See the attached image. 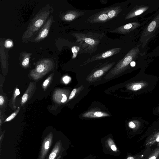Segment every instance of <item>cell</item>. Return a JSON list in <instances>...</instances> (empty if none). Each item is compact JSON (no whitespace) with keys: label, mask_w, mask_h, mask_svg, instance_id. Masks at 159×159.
I'll return each mask as SVG.
<instances>
[{"label":"cell","mask_w":159,"mask_h":159,"mask_svg":"<svg viewBox=\"0 0 159 159\" xmlns=\"http://www.w3.org/2000/svg\"><path fill=\"white\" fill-rule=\"evenodd\" d=\"M71 35L76 39V43L80 48L79 54L89 53L91 54L97 50V47L103 37L102 34L89 32L84 33L75 32Z\"/></svg>","instance_id":"obj_1"},{"label":"cell","mask_w":159,"mask_h":159,"mask_svg":"<svg viewBox=\"0 0 159 159\" xmlns=\"http://www.w3.org/2000/svg\"><path fill=\"white\" fill-rule=\"evenodd\" d=\"M50 13L49 9L38 13L29 24L22 37L23 39L28 40L34 36L45 24Z\"/></svg>","instance_id":"obj_2"},{"label":"cell","mask_w":159,"mask_h":159,"mask_svg":"<svg viewBox=\"0 0 159 159\" xmlns=\"http://www.w3.org/2000/svg\"><path fill=\"white\" fill-rule=\"evenodd\" d=\"M54 61L50 58L43 59L37 63L35 68L32 71V74L40 75L45 74L54 67Z\"/></svg>","instance_id":"obj_3"},{"label":"cell","mask_w":159,"mask_h":159,"mask_svg":"<svg viewBox=\"0 0 159 159\" xmlns=\"http://www.w3.org/2000/svg\"><path fill=\"white\" fill-rule=\"evenodd\" d=\"M139 52V50L137 47L131 49L122 60L119 61L116 66L117 68L124 69L128 66L132 61L137 57Z\"/></svg>","instance_id":"obj_4"},{"label":"cell","mask_w":159,"mask_h":159,"mask_svg":"<svg viewBox=\"0 0 159 159\" xmlns=\"http://www.w3.org/2000/svg\"><path fill=\"white\" fill-rule=\"evenodd\" d=\"M121 49V48H116L109 49L104 52L98 53L89 58L84 63H88L94 61L100 60L110 57L119 53Z\"/></svg>","instance_id":"obj_5"},{"label":"cell","mask_w":159,"mask_h":159,"mask_svg":"<svg viewBox=\"0 0 159 159\" xmlns=\"http://www.w3.org/2000/svg\"><path fill=\"white\" fill-rule=\"evenodd\" d=\"M53 139L52 133L48 134L44 138L42 144L38 159H45L52 143Z\"/></svg>","instance_id":"obj_6"},{"label":"cell","mask_w":159,"mask_h":159,"mask_svg":"<svg viewBox=\"0 0 159 159\" xmlns=\"http://www.w3.org/2000/svg\"><path fill=\"white\" fill-rule=\"evenodd\" d=\"M105 8L88 17L87 21L90 23H105L109 20Z\"/></svg>","instance_id":"obj_7"},{"label":"cell","mask_w":159,"mask_h":159,"mask_svg":"<svg viewBox=\"0 0 159 159\" xmlns=\"http://www.w3.org/2000/svg\"><path fill=\"white\" fill-rule=\"evenodd\" d=\"M140 25V24L138 22H132L118 27L113 30L109 31L112 33L125 34L132 31Z\"/></svg>","instance_id":"obj_8"},{"label":"cell","mask_w":159,"mask_h":159,"mask_svg":"<svg viewBox=\"0 0 159 159\" xmlns=\"http://www.w3.org/2000/svg\"><path fill=\"white\" fill-rule=\"evenodd\" d=\"M52 16H51L40 30L34 39L35 42H39L47 36L52 23Z\"/></svg>","instance_id":"obj_9"},{"label":"cell","mask_w":159,"mask_h":159,"mask_svg":"<svg viewBox=\"0 0 159 159\" xmlns=\"http://www.w3.org/2000/svg\"><path fill=\"white\" fill-rule=\"evenodd\" d=\"M84 13V11L79 10H69L62 14L61 19L63 20L70 22L82 16Z\"/></svg>","instance_id":"obj_10"},{"label":"cell","mask_w":159,"mask_h":159,"mask_svg":"<svg viewBox=\"0 0 159 159\" xmlns=\"http://www.w3.org/2000/svg\"><path fill=\"white\" fill-rule=\"evenodd\" d=\"M103 148L106 149V151L112 155H118L119 152V150L112 138H106L103 143Z\"/></svg>","instance_id":"obj_11"},{"label":"cell","mask_w":159,"mask_h":159,"mask_svg":"<svg viewBox=\"0 0 159 159\" xmlns=\"http://www.w3.org/2000/svg\"><path fill=\"white\" fill-rule=\"evenodd\" d=\"M63 150L61 142L59 140L54 146L47 159H57Z\"/></svg>","instance_id":"obj_12"},{"label":"cell","mask_w":159,"mask_h":159,"mask_svg":"<svg viewBox=\"0 0 159 159\" xmlns=\"http://www.w3.org/2000/svg\"><path fill=\"white\" fill-rule=\"evenodd\" d=\"M104 8L110 20L116 17L122 10L120 6H115Z\"/></svg>","instance_id":"obj_13"},{"label":"cell","mask_w":159,"mask_h":159,"mask_svg":"<svg viewBox=\"0 0 159 159\" xmlns=\"http://www.w3.org/2000/svg\"><path fill=\"white\" fill-rule=\"evenodd\" d=\"M148 8L147 6L139 7L133 9L126 15L125 20L128 19L135 17L140 15L146 11Z\"/></svg>","instance_id":"obj_14"},{"label":"cell","mask_w":159,"mask_h":159,"mask_svg":"<svg viewBox=\"0 0 159 159\" xmlns=\"http://www.w3.org/2000/svg\"><path fill=\"white\" fill-rule=\"evenodd\" d=\"M159 24V14L148 25L147 31L148 32H153Z\"/></svg>","instance_id":"obj_15"},{"label":"cell","mask_w":159,"mask_h":159,"mask_svg":"<svg viewBox=\"0 0 159 159\" xmlns=\"http://www.w3.org/2000/svg\"><path fill=\"white\" fill-rule=\"evenodd\" d=\"M31 55V53L26 52L23 53L22 54L21 64L23 66L26 67L29 65Z\"/></svg>","instance_id":"obj_16"},{"label":"cell","mask_w":159,"mask_h":159,"mask_svg":"<svg viewBox=\"0 0 159 159\" xmlns=\"http://www.w3.org/2000/svg\"><path fill=\"white\" fill-rule=\"evenodd\" d=\"M80 48L79 46H74L71 48V51L73 54L72 57V59H74L76 58L78 52H79Z\"/></svg>","instance_id":"obj_17"},{"label":"cell","mask_w":159,"mask_h":159,"mask_svg":"<svg viewBox=\"0 0 159 159\" xmlns=\"http://www.w3.org/2000/svg\"><path fill=\"white\" fill-rule=\"evenodd\" d=\"M20 109V108L19 107H18V109H17L15 112L12 113L10 116L7 118L4 122L10 121L13 119L18 114Z\"/></svg>","instance_id":"obj_18"},{"label":"cell","mask_w":159,"mask_h":159,"mask_svg":"<svg viewBox=\"0 0 159 159\" xmlns=\"http://www.w3.org/2000/svg\"><path fill=\"white\" fill-rule=\"evenodd\" d=\"M144 84L142 83H136L133 85L132 89L136 91L141 89Z\"/></svg>","instance_id":"obj_19"},{"label":"cell","mask_w":159,"mask_h":159,"mask_svg":"<svg viewBox=\"0 0 159 159\" xmlns=\"http://www.w3.org/2000/svg\"><path fill=\"white\" fill-rule=\"evenodd\" d=\"M104 73L102 70L99 69L96 70L93 73V76L96 77H99L102 75Z\"/></svg>","instance_id":"obj_20"},{"label":"cell","mask_w":159,"mask_h":159,"mask_svg":"<svg viewBox=\"0 0 159 159\" xmlns=\"http://www.w3.org/2000/svg\"><path fill=\"white\" fill-rule=\"evenodd\" d=\"M13 45V42L10 39H8L6 41L5 46L6 48H11L12 47Z\"/></svg>","instance_id":"obj_21"},{"label":"cell","mask_w":159,"mask_h":159,"mask_svg":"<svg viewBox=\"0 0 159 159\" xmlns=\"http://www.w3.org/2000/svg\"><path fill=\"white\" fill-rule=\"evenodd\" d=\"M21 99V102L24 103L26 102L28 98V94L27 93H25Z\"/></svg>","instance_id":"obj_22"},{"label":"cell","mask_w":159,"mask_h":159,"mask_svg":"<svg viewBox=\"0 0 159 159\" xmlns=\"http://www.w3.org/2000/svg\"><path fill=\"white\" fill-rule=\"evenodd\" d=\"M70 80L71 78L67 76H65L63 78V80L65 84L68 83Z\"/></svg>","instance_id":"obj_23"},{"label":"cell","mask_w":159,"mask_h":159,"mask_svg":"<svg viewBox=\"0 0 159 159\" xmlns=\"http://www.w3.org/2000/svg\"><path fill=\"white\" fill-rule=\"evenodd\" d=\"M76 90L75 89H74L73 90L70 95L69 97V99H71L74 97L76 93Z\"/></svg>","instance_id":"obj_24"},{"label":"cell","mask_w":159,"mask_h":159,"mask_svg":"<svg viewBox=\"0 0 159 159\" xmlns=\"http://www.w3.org/2000/svg\"><path fill=\"white\" fill-rule=\"evenodd\" d=\"M49 78L47 79L44 81L43 84V85L44 87H46L48 85L49 82Z\"/></svg>","instance_id":"obj_25"},{"label":"cell","mask_w":159,"mask_h":159,"mask_svg":"<svg viewBox=\"0 0 159 159\" xmlns=\"http://www.w3.org/2000/svg\"><path fill=\"white\" fill-rule=\"evenodd\" d=\"M94 115L98 117H101L103 116V114L101 112L97 111L94 113Z\"/></svg>","instance_id":"obj_26"},{"label":"cell","mask_w":159,"mask_h":159,"mask_svg":"<svg viewBox=\"0 0 159 159\" xmlns=\"http://www.w3.org/2000/svg\"><path fill=\"white\" fill-rule=\"evenodd\" d=\"M129 126L130 128H134L135 127V125L132 121H130L129 122Z\"/></svg>","instance_id":"obj_27"},{"label":"cell","mask_w":159,"mask_h":159,"mask_svg":"<svg viewBox=\"0 0 159 159\" xmlns=\"http://www.w3.org/2000/svg\"><path fill=\"white\" fill-rule=\"evenodd\" d=\"M14 98H15L16 96L20 94V92L19 89L17 88L15 91Z\"/></svg>","instance_id":"obj_28"},{"label":"cell","mask_w":159,"mask_h":159,"mask_svg":"<svg viewBox=\"0 0 159 159\" xmlns=\"http://www.w3.org/2000/svg\"><path fill=\"white\" fill-rule=\"evenodd\" d=\"M83 159H96V157L91 155Z\"/></svg>","instance_id":"obj_29"},{"label":"cell","mask_w":159,"mask_h":159,"mask_svg":"<svg viewBox=\"0 0 159 159\" xmlns=\"http://www.w3.org/2000/svg\"><path fill=\"white\" fill-rule=\"evenodd\" d=\"M4 100L3 96L1 95L0 96V105L1 106L3 103Z\"/></svg>","instance_id":"obj_30"},{"label":"cell","mask_w":159,"mask_h":159,"mask_svg":"<svg viewBox=\"0 0 159 159\" xmlns=\"http://www.w3.org/2000/svg\"><path fill=\"white\" fill-rule=\"evenodd\" d=\"M130 65L131 66H132V67L134 66L135 65V63L134 61H132L130 63Z\"/></svg>","instance_id":"obj_31"},{"label":"cell","mask_w":159,"mask_h":159,"mask_svg":"<svg viewBox=\"0 0 159 159\" xmlns=\"http://www.w3.org/2000/svg\"><path fill=\"white\" fill-rule=\"evenodd\" d=\"M156 157L155 156H153L152 157H151L149 158V159H156Z\"/></svg>","instance_id":"obj_32"},{"label":"cell","mask_w":159,"mask_h":159,"mask_svg":"<svg viewBox=\"0 0 159 159\" xmlns=\"http://www.w3.org/2000/svg\"><path fill=\"white\" fill-rule=\"evenodd\" d=\"M61 155L59 156L57 159H61Z\"/></svg>","instance_id":"obj_33"},{"label":"cell","mask_w":159,"mask_h":159,"mask_svg":"<svg viewBox=\"0 0 159 159\" xmlns=\"http://www.w3.org/2000/svg\"><path fill=\"white\" fill-rule=\"evenodd\" d=\"M156 140L157 141L159 142V137H158L156 139Z\"/></svg>","instance_id":"obj_34"},{"label":"cell","mask_w":159,"mask_h":159,"mask_svg":"<svg viewBox=\"0 0 159 159\" xmlns=\"http://www.w3.org/2000/svg\"><path fill=\"white\" fill-rule=\"evenodd\" d=\"M157 111L159 112V106L158 107L157 110Z\"/></svg>","instance_id":"obj_35"},{"label":"cell","mask_w":159,"mask_h":159,"mask_svg":"<svg viewBox=\"0 0 159 159\" xmlns=\"http://www.w3.org/2000/svg\"><path fill=\"white\" fill-rule=\"evenodd\" d=\"M0 125H1V120H0Z\"/></svg>","instance_id":"obj_36"}]
</instances>
